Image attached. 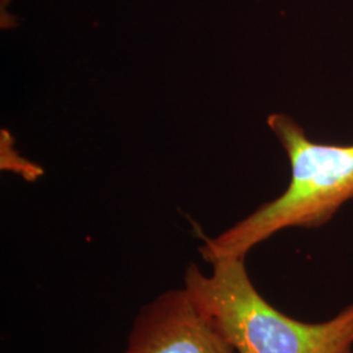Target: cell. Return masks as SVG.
Masks as SVG:
<instances>
[{
    "label": "cell",
    "mask_w": 353,
    "mask_h": 353,
    "mask_svg": "<svg viewBox=\"0 0 353 353\" xmlns=\"http://www.w3.org/2000/svg\"><path fill=\"white\" fill-rule=\"evenodd\" d=\"M125 353H234L185 288L166 290L141 307Z\"/></svg>",
    "instance_id": "obj_3"
},
{
    "label": "cell",
    "mask_w": 353,
    "mask_h": 353,
    "mask_svg": "<svg viewBox=\"0 0 353 353\" xmlns=\"http://www.w3.org/2000/svg\"><path fill=\"white\" fill-rule=\"evenodd\" d=\"M267 125L288 156V188L217 237H204L199 252L208 263L246 258L252 248L284 229L323 227L353 199V144L316 143L287 114H271Z\"/></svg>",
    "instance_id": "obj_1"
},
{
    "label": "cell",
    "mask_w": 353,
    "mask_h": 353,
    "mask_svg": "<svg viewBox=\"0 0 353 353\" xmlns=\"http://www.w3.org/2000/svg\"><path fill=\"white\" fill-rule=\"evenodd\" d=\"M205 275L186 268L183 288L234 353H353V303L323 322L284 314L252 284L245 258H221Z\"/></svg>",
    "instance_id": "obj_2"
}]
</instances>
